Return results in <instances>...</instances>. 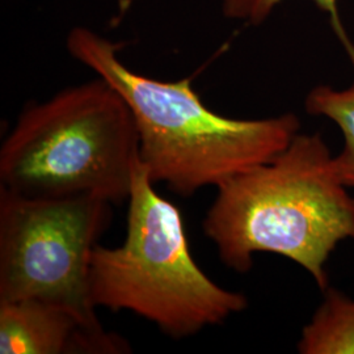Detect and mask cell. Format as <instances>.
I'll list each match as a JSON object with an SVG mask.
<instances>
[{"label": "cell", "instance_id": "2", "mask_svg": "<svg viewBox=\"0 0 354 354\" xmlns=\"http://www.w3.org/2000/svg\"><path fill=\"white\" fill-rule=\"evenodd\" d=\"M120 45L87 28L68 33L67 50L108 82L127 102L138 133V156L153 183L181 197L269 160L301 130L292 113L259 120L230 118L210 111L190 77L160 82L130 70Z\"/></svg>", "mask_w": 354, "mask_h": 354}, {"label": "cell", "instance_id": "5", "mask_svg": "<svg viewBox=\"0 0 354 354\" xmlns=\"http://www.w3.org/2000/svg\"><path fill=\"white\" fill-rule=\"evenodd\" d=\"M112 205L91 194L30 198L0 187V301H45L104 329L89 299L88 263Z\"/></svg>", "mask_w": 354, "mask_h": 354}, {"label": "cell", "instance_id": "1", "mask_svg": "<svg viewBox=\"0 0 354 354\" xmlns=\"http://www.w3.org/2000/svg\"><path fill=\"white\" fill-rule=\"evenodd\" d=\"M203 227L230 269L247 273L254 253H274L324 291L330 254L354 239V197L322 134L298 133L269 160L219 184Z\"/></svg>", "mask_w": 354, "mask_h": 354}, {"label": "cell", "instance_id": "9", "mask_svg": "<svg viewBox=\"0 0 354 354\" xmlns=\"http://www.w3.org/2000/svg\"><path fill=\"white\" fill-rule=\"evenodd\" d=\"M283 0H221L225 16L247 24H261ZM319 10L329 15L339 36L344 35L337 0H313Z\"/></svg>", "mask_w": 354, "mask_h": 354}, {"label": "cell", "instance_id": "3", "mask_svg": "<svg viewBox=\"0 0 354 354\" xmlns=\"http://www.w3.org/2000/svg\"><path fill=\"white\" fill-rule=\"evenodd\" d=\"M138 152L133 162L127 239L121 247L96 245L88 263L91 304L130 311L172 339L222 324L247 308L244 294L209 279L194 261L184 221L174 203L153 189Z\"/></svg>", "mask_w": 354, "mask_h": 354}, {"label": "cell", "instance_id": "8", "mask_svg": "<svg viewBox=\"0 0 354 354\" xmlns=\"http://www.w3.org/2000/svg\"><path fill=\"white\" fill-rule=\"evenodd\" d=\"M298 342L301 354H354V299L328 286Z\"/></svg>", "mask_w": 354, "mask_h": 354}, {"label": "cell", "instance_id": "7", "mask_svg": "<svg viewBox=\"0 0 354 354\" xmlns=\"http://www.w3.org/2000/svg\"><path fill=\"white\" fill-rule=\"evenodd\" d=\"M353 67V80L345 88L337 89L320 84L311 89L306 97V112L332 121L342 131V151L333 155V165L342 184L354 189V44L344 33L339 36Z\"/></svg>", "mask_w": 354, "mask_h": 354}, {"label": "cell", "instance_id": "4", "mask_svg": "<svg viewBox=\"0 0 354 354\" xmlns=\"http://www.w3.org/2000/svg\"><path fill=\"white\" fill-rule=\"evenodd\" d=\"M138 133L102 77L26 108L0 149V187L30 198H129Z\"/></svg>", "mask_w": 354, "mask_h": 354}, {"label": "cell", "instance_id": "6", "mask_svg": "<svg viewBox=\"0 0 354 354\" xmlns=\"http://www.w3.org/2000/svg\"><path fill=\"white\" fill-rule=\"evenodd\" d=\"M122 337L89 328L70 310L39 299L0 301V353H129Z\"/></svg>", "mask_w": 354, "mask_h": 354}, {"label": "cell", "instance_id": "10", "mask_svg": "<svg viewBox=\"0 0 354 354\" xmlns=\"http://www.w3.org/2000/svg\"><path fill=\"white\" fill-rule=\"evenodd\" d=\"M134 1H136V0H120V12H125V11H127V10L133 6Z\"/></svg>", "mask_w": 354, "mask_h": 354}]
</instances>
